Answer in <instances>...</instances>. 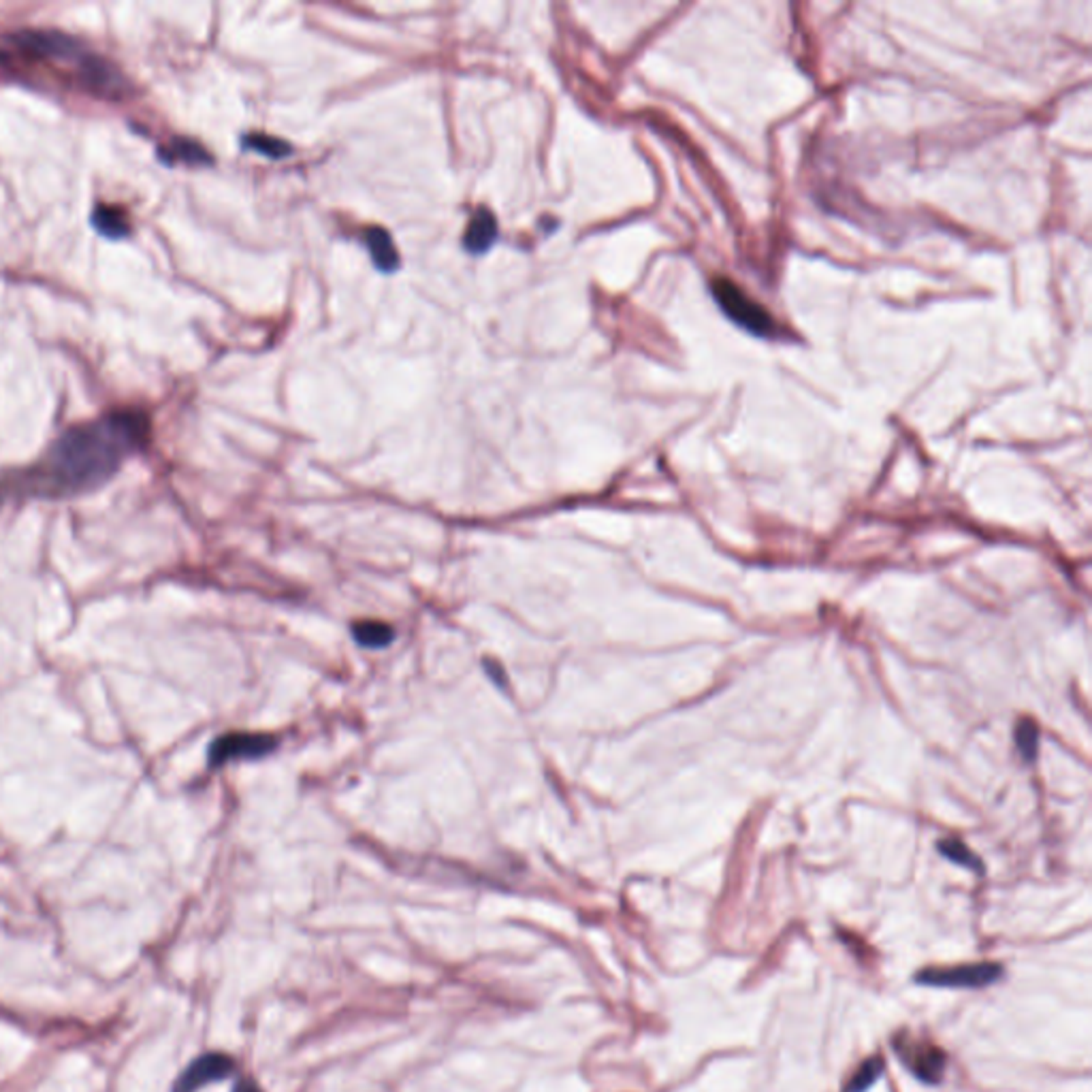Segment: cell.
I'll list each match as a JSON object with an SVG mask.
<instances>
[{"label":"cell","instance_id":"obj_1","mask_svg":"<svg viewBox=\"0 0 1092 1092\" xmlns=\"http://www.w3.org/2000/svg\"><path fill=\"white\" fill-rule=\"evenodd\" d=\"M148 437L149 420L140 410H114L69 427L38 463L21 474L20 489L41 497H71L98 489L148 444Z\"/></svg>","mask_w":1092,"mask_h":1092},{"label":"cell","instance_id":"obj_9","mask_svg":"<svg viewBox=\"0 0 1092 1092\" xmlns=\"http://www.w3.org/2000/svg\"><path fill=\"white\" fill-rule=\"evenodd\" d=\"M92 224L97 226L98 233H103V235H107V237H114V240L124 237L126 233L131 231L126 214L122 212V209L112 207V205H105V203H98L97 207H94Z\"/></svg>","mask_w":1092,"mask_h":1092},{"label":"cell","instance_id":"obj_11","mask_svg":"<svg viewBox=\"0 0 1092 1092\" xmlns=\"http://www.w3.org/2000/svg\"><path fill=\"white\" fill-rule=\"evenodd\" d=\"M352 634L359 645L368 648H382L391 645L393 639H395V630L389 623H382V621H359L352 628Z\"/></svg>","mask_w":1092,"mask_h":1092},{"label":"cell","instance_id":"obj_4","mask_svg":"<svg viewBox=\"0 0 1092 1092\" xmlns=\"http://www.w3.org/2000/svg\"><path fill=\"white\" fill-rule=\"evenodd\" d=\"M1001 964L978 962L952 969H926V971H919L916 979L919 984L939 986V988H986L1001 979Z\"/></svg>","mask_w":1092,"mask_h":1092},{"label":"cell","instance_id":"obj_18","mask_svg":"<svg viewBox=\"0 0 1092 1092\" xmlns=\"http://www.w3.org/2000/svg\"><path fill=\"white\" fill-rule=\"evenodd\" d=\"M4 60H7V54H3V52H0V64H3Z\"/></svg>","mask_w":1092,"mask_h":1092},{"label":"cell","instance_id":"obj_3","mask_svg":"<svg viewBox=\"0 0 1092 1092\" xmlns=\"http://www.w3.org/2000/svg\"><path fill=\"white\" fill-rule=\"evenodd\" d=\"M11 38L15 41V46H20L24 52L35 54V56H38V58L58 60V63H71L75 66L88 54V49L84 47V43H81L80 38H75L73 35H66V32H60V30L26 29V30L13 32Z\"/></svg>","mask_w":1092,"mask_h":1092},{"label":"cell","instance_id":"obj_13","mask_svg":"<svg viewBox=\"0 0 1092 1092\" xmlns=\"http://www.w3.org/2000/svg\"><path fill=\"white\" fill-rule=\"evenodd\" d=\"M939 850L944 851L945 856L950 858V860H953V862L964 864V867H969V868H978V870L981 868V864H979L978 858H975L973 853L969 851L961 841H944V842H939Z\"/></svg>","mask_w":1092,"mask_h":1092},{"label":"cell","instance_id":"obj_14","mask_svg":"<svg viewBox=\"0 0 1092 1092\" xmlns=\"http://www.w3.org/2000/svg\"><path fill=\"white\" fill-rule=\"evenodd\" d=\"M1037 728L1033 725V722H1020L1018 725V747L1020 751L1024 753L1029 759L1035 758L1037 751Z\"/></svg>","mask_w":1092,"mask_h":1092},{"label":"cell","instance_id":"obj_15","mask_svg":"<svg viewBox=\"0 0 1092 1092\" xmlns=\"http://www.w3.org/2000/svg\"><path fill=\"white\" fill-rule=\"evenodd\" d=\"M246 146H250L254 149H258V152L267 154V157L280 158V157H288V148L282 141L271 140V137H250V140H246Z\"/></svg>","mask_w":1092,"mask_h":1092},{"label":"cell","instance_id":"obj_7","mask_svg":"<svg viewBox=\"0 0 1092 1092\" xmlns=\"http://www.w3.org/2000/svg\"><path fill=\"white\" fill-rule=\"evenodd\" d=\"M233 1071H235V1062H233L231 1056L218 1054V1052L203 1054L182 1071L174 1084V1092H197L207 1084L223 1082Z\"/></svg>","mask_w":1092,"mask_h":1092},{"label":"cell","instance_id":"obj_17","mask_svg":"<svg viewBox=\"0 0 1092 1092\" xmlns=\"http://www.w3.org/2000/svg\"><path fill=\"white\" fill-rule=\"evenodd\" d=\"M233 1092H260V1088L254 1082H250V1079H240Z\"/></svg>","mask_w":1092,"mask_h":1092},{"label":"cell","instance_id":"obj_10","mask_svg":"<svg viewBox=\"0 0 1092 1092\" xmlns=\"http://www.w3.org/2000/svg\"><path fill=\"white\" fill-rule=\"evenodd\" d=\"M365 241H368L374 263L378 265L380 269L395 271L399 267V258L389 233H385L382 229H369L368 235H365Z\"/></svg>","mask_w":1092,"mask_h":1092},{"label":"cell","instance_id":"obj_16","mask_svg":"<svg viewBox=\"0 0 1092 1092\" xmlns=\"http://www.w3.org/2000/svg\"><path fill=\"white\" fill-rule=\"evenodd\" d=\"M171 154L184 158V160H205V152L197 143L190 141H177V146L171 149Z\"/></svg>","mask_w":1092,"mask_h":1092},{"label":"cell","instance_id":"obj_12","mask_svg":"<svg viewBox=\"0 0 1092 1092\" xmlns=\"http://www.w3.org/2000/svg\"><path fill=\"white\" fill-rule=\"evenodd\" d=\"M881 1071H884V1062H881L879 1058H870V1061L864 1062L862 1067L858 1069V1073L853 1075V1079H851V1084H850V1088H847V1092H864V1090L868 1088L870 1084L877 1082V1078L881 1075Z\"/></svg>","mask_w":1092,"mask_h":1092},{"label":"cell","instance_id":"obj_5","mask_svg":"<svg viewBox=\"0 0 1092 1092\" xmlns=\"http://www.w3.org/2000/svg\"><path fill=\"white\" fill-rule=\"evenodd\" d=\"M894 1050L909 1071L926 1084H936L945 1069V1052L926 1041L911 1039L909 1033H901L894 1039Z\"/></svg>","mask_w":1092,"mask_h":1092},{"label":"cell","instance_id":"obj_6","mask_svg":"<svg viewBox=\"0 0 1092 1092\" xmlns=\"http://www.w3.org/2000/svg\"><path fill=\"white\" fill-rule=\"evenodd\" d=\"M275 749V739L269 734L233 732L216 739L209 747V766H223L233 759L263 758Z\"/></svg>","mask_w":1092,"mask_h":1092},{"label":"cell","instance_id":"obj_8","mask_svg":"<svg viewBox=\"0 0 1092 1092\" xmlns=\"http://www.w3.org/2000/svg\"><path fill=\"white\" fill-rule=\"evenodd\" d=\"M495 235L497 224L493 214L489 209H478V212L472 216V220H470L468 231H465V248L474 254L485 252L493 243V240H495Z\"/></svg>","mask_w":1092,"mask_h":1092},{"label":"cell","instance_id":"obj_2","mask_svg":"<svg viewBox=\"0 0 1092 1092\" xmlns=\"http://www.w3.org/2000/svg\"><path fill=\"white\" fill-rule=\"evenodd\" d=\"M713 295L734 323L745 326L756 335H775L777 323H775L773 314L766 312L764 306H759L756 299L742 292V288L736 286L734 282L725 278L713 280Z\"/></svg>","mask_w":1092,"mask_h":1092}]
</instances>
